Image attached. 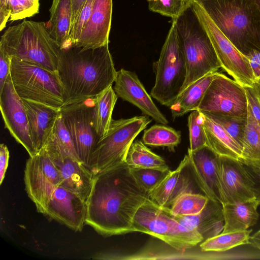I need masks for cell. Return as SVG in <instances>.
<instances>
[{
    "mask_svg": "<svg viewBox=\"0 0 260 260\" xmlns=\"http://www.w3.org/2000/svg\"><path fill=\"white\" fill-rule=\"evenodd\" d=\"M172 215L182 225L196 230L203 237L204 241L220 234L223 229L224 222L222 205L209 199L204 209L196 214Z\"/></svg>",
    "mask_w": 260,
    "mask_h": 260,
    "instance_id": "cell-22",
    "label": "cell"
},
{
    "mask_svg": "<svg viewBox=\"0 0 260 260\" xmlns=\"http://www.w3.org/2000/svg\"><path fill=\"white\" fill-rule=\"evenodd\" d=\"M248 108L244 87L234 80L216 72L198 110L247 119Z\"/></svg>",
    "mask_w": 260,
    "mask_h": 260,
    "instance_id": "cell-11",
    "label": "cell"
},
{
    "mask_svg": "<svg viewBox=\"0 0 260 260\" xmlns=\"http://www.w3.org/2000/svg\"><path fill=\"white\" fill-rule=\"evenodd\" d=\"M0 109L5 126L29 156L38 153L33 144L27 113L22 99L16 92L10 73L0 91Z\"/></svg>",
    "mask_w": 260,
    "mask_h": 260,
    "instance_id": "cell-15",
    "label": "cell"
},
{
    "mask_svg": "<svg viewBox=\"0 0 260 260\" xmlns=\"http://www.w3.org/2000/svg\"><path fill=\"white\" fill-rule=\"evenodd\" d=\"M204 117L198 110L192 111L188 117L189 133V149L193 151L206 145V137L204 128Z\"/></svg>",
    "mask_w": 260,
    "mask_h": 260,
    "instance_id": "cell-38",
    "label": "cell"
},
{
    "mask_svg": "<svg viewBox=\"0 0 260 260\" xmlns=\"http://www.w3.org/2000/svg\"><path fill=\"white\" fill-rule=\"evenodd\" d=\"M187 1H188L189 3H191L194 0H187Z\"/></svg>",
    "mask_w": 260,
    "mask_h": 260,
    "instance_id": "cell-52",
    "label": "cell"
},
{
    "mask_svg": "<svg viewBox=\"0 0 260 260\" xmlns=\"http://www.w3.org/2000/svg\"><path fill=\"white\" fill-rule=\"evenodd\" d=\"M151 120L146 115L112 119L108 132L100 138L91 156L89 169L94 175L125 162L132 143Z\"/></svg>",
    "mask_w": 260,
    "mask_h": 260,
    "instance_id": "cell-9",
    "label": "cell"
},
{
    "mask_svg": "<svg viewBox=\"0 0 260 260\" xmlns=\"http://www.w3.org/2000/svg\"><path fill=\"white\" fill-rule=\"evenodd\" d=\"M52 161L60 174L59 186L75 193L87 203L94 176L91 170L81 161L70 157Z\"/></svg>",
    "mask_w": 260,
    "mask_h": 260,
    "instance_id": "cell-21",
    "label": "cell"
},
{
    "mask_svg": "<svg viewBox=\"0 0 260 260\" xmlns=\"http://www.w3.org/2000/svg\"><path fill=\"white\" fill-rule=\"evenodd\" d=\"M256 1V3L257 4V5H258L259 9H260V0H255Z\"/></svg>",
    "mask_w": 260,
    "mask_h": 260,
    "instance_id": "cell-50",
    "label": "cell"
},
{
    "mask_svg": "<svg viewBox=\"0 0 260 260\" xmlns=\"http://www.w3.org/2000/svg\"><path fill=\"white\" fill-rule=\"evenodd\" d=\"M136 182L149 193L170 172V169L163 170L151 168H129Z\"/></svg>",
    "mask_w": 260,
    "mask_h": 260,
    "instance_id": "cell-37",
    "label": "cell"
},
{
    "mask_svg": "<svg viewBox=\"0 0 260 260\" xmlns=\"http://www.w3.org/2000/svg\"><path fill=\"white\" fill-rule=\"evenodd\" d=\"M218 190L220 203L258 199L255 182L245 166L239 159L219 155Z\"/></svg>",
    "mask_w": 260,
    "mask_h": 260,
    "instance_id": "cell-14",
    "label": "cell"
},
{
    "mask_svg": "<svg viewBox=\"0 0 260 260\" xmlns=\"http://www.w3.org/2000/svg\"><path fill=\"white\" fill-rule=\"evenodd\" d=\"M189 166L198 188L209 200L220 203L218 190L219 155L207 145L187 150Z\"/></svg>",
    "mask_w": 260,
    "mask_h": 260,
    "instance_id": "cell-17",
    "label": "cell"
},
{
    "mask_svg": "<svg viewBox=\"0 0 260 260\" xmlns=\"http://www.w3.org/2000/svg\"><path fill=\"white\" fill-rule=\"evenodd\" d=\"M257 88L258 89V90H259V93H260V86H256Z\"/></svg>",
    "mask_w": 260,
    "mask_h": 260,
    "instance_id": "cell-51",
    "label": "cell"
},
{
    "mask_svg": "<svg viewBox=\"0 0 260 260\" xmlns=\"http://www.w3.org/2000/svg\"><path fill=\"white\" fill-rule=\"evenodd\" d=\"M117 98L112 86L93 98L92 125L100 138L108 131Z\"/></svg>",
    "mask_w": 260,
    "mask_h": 260,
    "instance_id": "cell-30",
    "label": "cell"
},
{
    "mask_svg": "<svg viewBox=\"0 0 260 260\" xmlns=\"http://www.w3.org/2000/svg\"><path fill=\"white\" fill-rule=\"evenodd\" d=\"M49 12L50 19L45 23L49 34L61 49L70 47L71 0H53Z\"/></svg>",
    "mask_w": 260,
    "mask_h": 260,
    "instance_id": "cell-27",
    "label": "cell"
},
{
    "mask_svg": "<svg viewBox=\"0 0 260 260\" xmlns=\"http://www.w3.org/2000/svg\"><path fill=\"white\" fill-rule=\"evenodd\" d=\"M24 172L26 192L38 212L45 215L52 193L60 184L59 171L42 149L27 159Z\"/></svg>",
    "mask_w": 260,
    "mask_h": 260,
    "instance_id": "cell-12",
    "label": "cell"
},
{
    "mask_svg": "<svg viewBox=\"0 0 260 260\" xmlns=\"http://www.w3.org/2000/svg\"><path fill=\"white\" fill-rule=\"evenodd\" d=\"M151 11L176 18L190 4L187 0H147Z\"/></svg>",
    "mask_w": 260,
    "mask_h": 260,
    "instance_id": "cell-39",
    "label": "cell"
},
{
    "mask_svg": "<svg viewBox=\"0 0 260 260\" xmlns=\"http://www.w3.org/2000/svg\"><path fill=\"white\" fill-rule=\"evenodd\" d=\"M45 215L75 232H81L86 224L87 203L75 193L58 186L52 193Z\"/></svg>",
    "mask_w": 260,
    "mask_h": 260,
    "instance_id": "cell-16",
    "label": "cell"
},
{
    "mask_svg": "<svg viewBox=\"0 0 260 260\" xmlns=\"http://www.w3.org/2000/svg\"><path fill=\"white\" fill-rule=\"evenodd\" d=\"M221 125L242 149L247 119L201 111Z\"/></svg>",
    "mask_w": 260,
    "mask_h": 260,
    "instance_id": "cell-36",
    "label": "cell"
},
{
    "mask_svg": "<svg viewBox=\"0 0 260 260\" xmlns=\"http://www.w3.org/2000/svg\"><path fill=\"white\" fill-rule=\"evenodd\" d=\"M129 168L169 169L165 159L154 153L142 141L136 140L131 145L125 159Z\"/></svg>",
    "mask_w": 260,
    "mask_h": 260,
    "instance_id": "cell-31",
    "label": "cell"
},
{
    "mask_svg": "<svg viewBox=\"0 0 260 260\" xmlns=\"http://www.w3.org/2000/svg\"><path fill=\"white\" fill-rule=\"evenodd\" d=\"M22 100L27 113L31 139L38 153L43 148L60 110Z\"/></svg>",
    "mask_w": 260,
    "mask_h": 260,
    "instance_id": "cell-24",
    "label": "cell"
},
{
    "mask_svg": "<svg viewBox=\"0 0 260 260\" xmlns=\"http://www.w3.org/2000/svg\"><path fill=\"white\" fill-rule=\"evenodd\" d=\"M181 141V133L165 124H155L146 129L142 137V142L147 145L166 147L174 151Z\"/></svg>",
    "mask_w": 260,
    "mask_h": 260,
    "instance_id": "cell-33",
    "label": "cell"
},
{
    "mask_svg": "<svg viewBox=\"0 0 260 260\" xmlns=\"http://www.w3.org/2000/svg\"><path fill=\"white\" fill-rule=\"evenodd\" d=\"M244 55L260 51V9L255 0H194Z\"/></svg>",
    "mask_w": 260,
    "mask_h": 260,
    "instance_id": "cell-3",
    "label": "cell"
},
{
    "mask_svg": "<svg viewBox=\"0 0 260 260\" xmlns=\"http://www.w3.org/2000/svg\"><path fill=\"white\" fill-rule=\"evenodd\" d=\"M215 73L207 74L191 83L179 93L169 106L174 119L198 110L206 91L213 79Z\"/></svg>",
    "mask_w": 260,
    "mask_h": 260,
    "instance_id": "cell-29",
    "label": "cell"
},
{
    "mask_svg": "<svg viewBox=\"0 0 260 260\" xmlns=\"http://www.w3.org/2000/svg\"><path fill=\"white\" fill-rule=\"evenodd\" d=\"M186 63V76L180 92L191 83L221 68L211 40L190 4L172 19Z\"/></svg>",
    "mask_w": 260,
    "mask_h": 260,
    "instance_id": "cell-5",
    "label": "cell"
},
{
    "mask_svg": "<svg viewBox=\"0 0 260 260\" xmlns=\"http://www.w3.org/2000/svg\"><path fill=\"white\" fill-rule=\"evenodd\" d=\"M112 14V0H95L91 14L73 46L89 49L109 44Z\"/></svg>",
    "mask_w": 260,
    "mask_h": 260,
    "instance_id": "cell-20",
    "label": "cell"
},
{
    "mask_svg": "<svg viewBox=\"0 0 260 260\" xmlns=\"http://www.w3.org/2000/svg\"><path fill=\"white\" fill-rule=\"evenodd\" d=\"M149 198L124 162L94 176L85 223L104 237L134 232L133 217Z\"/></svg>",
    "mask_w": 260,
    "mask_h": 260,
    "instance_id": "cell-1",
    "label": "cell"
},
{
    "mask_svg": "<svg viewBox=\"0 0 260 260\" xmlns=\"http://www.w3.org/2000/svg\"><path fill=\"white\" fill-rule=\"evenodd\" d=\"M94 1H86L71 27L69 35V42L71 46H73L79 38L84 26L91 14Z\"/></svg>",
    "mask_w": 260,
    "mask_h": 260,
    "instance_id": "cell-41",
    "label": "cell"
},
{
    "mask_svg": "<svg viewBox=\"0 0 260 260\" xmlns=\"http://www.w3.org/2000/svg\"><path fill=\"white\" fill-rule=\"evenodd\" d=\"M195 183L186 154L177 168L174 171H171L148 193V197L159 206L170 208L182 194L187 192L197 193Z\"/></svg>",
    "mask_w": 260,
    "mask_h": 260,
    "instance_id": "cell-19",
    "label": "cell"
},
{
    "mask_svg": "<svg viewBox=\"0 0 260 260\" xmlns=\"http://www.w3.org/2000/svg\"><path fill=\"white\" fill-rule=\"evenodd\" d=\"M209 199L205 195L198 193H185L179 197L168 208L170 213L174 216H189L201 212L206 205Z\"/></svg>",
    "mask_w": 260,
    "mask_h": 260,
    "instance_id": "cell-35",
    "label": "cell"
},
{
    "mask_svg": "<svg viewBox=\"0 0 260 260\" xmlns=\"http://www.w3.org/2000/svg\"><path fill=\"white\" fill-rule=\"evenodd\" d=\"M87 0H71L72 18L71 27L74 24L80 11Z\"/></svg>",
    "mask_w": 260,
    "mask_h": 260,
    "instance_id": "cell-48",
    "label": "cell"
},
{
    "mask_svg": "<svg viewBox=\"0 0 260 260\" xmlns=\"http://www.w3.org/2000/svg\"><path fill=\"white\" fill-rule=\"evenodd\" d=\"M154 70L155 80L150 95L169 107L180 93L186 76L185 57L173 20Z\"/></svg>",
    "mask_w": 260,
    "mask_h": 260,
    "instance_id": "cell-8",
    "label": "cell"
},
{
    "mask_svg": "<svg viewBox=\"0 0 260 260\" xmlns=\"http://www.w3.org/2000/svg\"><path fill=\"white\" fill-rule=\"evenodd\" d=\"M258 200H259V205H260V197L258 198Z\"/></svg>",
    "mask_w": 260,
    "mask_h": 260,
    "instance_id": "cell-53",
    "label": "cell"
},
{
    "mask_svg": "<svg viewBox=\"0 0 260 260\" xmlns=\"http://www.w3.org/2000/svg\"><path fill=\"white\" fill-rule=\"evenodd\" d=\"M248 59L255 79L256 86H260V51L252 50L245 56Z\"/></svg>",
    "mask_w": 260,
    "mask_h": 260,
    "instance_id": "cell-44",
    "label": "cell"
},
{
    "mask_svg": "<svg viewBox=\"0 0 260 260\" xmlns=\"http://www.w3.org/2000/svg\"><path fill=\"white\" fill-rule=\"evenodd\" d=\"M252 230L221 233L201 242L199 247L202 251L221 252L236 247L250 244Z\"/></svg>",
    "mask_w": 260,
    "mask_h": 260,
    "instance_id": "cell-32",
    "label": "cell"
},
{
    "mask_svg": "<svg viewBox=\"0 0 260 260\" xmlns=\"http://www.w3.org/2000/svg\"><path fill=\"white\" fill-rule=\"evenodd\" d=\"M0 48L7 55L57 72L60 48L43 22L23 20L2 35Z\"/></svg>",
    "mask_w": 260,
    "mask_h": 260,
    "instance_id": "cell-4",
    "label": "cell"
},
{
    "mask_svg": "<svg viewBox=\"0 0 260 260\" xmlns=\"http://www.w3.org/2000/svg\"><path fill=\"white\" fill-rule=\"evenodd\" d=\"M249 241L250 245L260 250V230L250 236Z\"/></svg>",
    "mask_w": 260,
    "mask_h": 260,
    "instance_id": "cell-49",
    "label": "cell"
},
{
    "mask_svg": "<svg viewBox=\"0 0 260 260\" xmlns=\"http://www.w3.org/2000/svg\"><path fill=\"white\" fill-rule=\"evenodd\" d=\"M42 149L45 151L52 160H62L70 157L80 161L60 111Z\"/></svg>",
    "mask_w": 260,
    "mask_h": 260,
    "instance_id": "cell-26",
    "label": "cell"
},
{
    "mask_svg": "<svg viewBox=\"0 0 260 260\" xmlns=\"http://www.w3.org/2000/svg\"><path fill=\"white\" fill-rule=\"evenodd\" d=\"M252 115L260 126V93L257 87H244Z\"/></svg>",
    "mask_w": 260,
    "mask_h": 260,
    "instance_id": "cell-42",
    "label": "cell"
},
{
    "mask_svg": "<svg viewBox=\"0 0 260 260\" xmlns=\"http://www.w3.org/2000/svg\"><path fill=\"white\" fill-rule=\"evenodd\" d=\"M114 83L113 89L118 97L135 105L155 121L168 123L135 73L121 69L117 72Z\"/></svg>",
    "mask_w": 260,
    "mask_h": 260,
    "instance_id": "cell-18",
    "label": "cell"
},
{
    "mask_svg": "<svg viewBox=\"0 0 260 260\" xmlns=\"http://www.w3.org/2000/svg\"><path fill=\"white\" fill-rule=\"evenodd\" d=\"M10 74L14 89L22 99L60 110L64 89L57 72L12 58Z\"/></svg>",
    "mask_w": 260,
    "mask_h": 260,
    "instance_id": "cell-7",
    "label": "cell"
},
{
    "mask_svg": "<svg viewBox=\"0 0 260 260\" xmlns=\"http://www.w3.org/2000/svg\"><path fill=\"white\" fill-rule=\"evenodd\" d=\"M241 162L245 166L254 179L256 184L258 199L260 197V159L254 161H242Z\"/></svg>",
    "mask_w": 260,
    "mask_h": 260,
    "instance_id": "cell-45",
    "label": "cell"
},
{
    "mask_svg": "<svg viewBox=\"0 0 260 260\" xmlns=\"http://www.w3.org/2000/svg\"><path fill=\"white\" fill-rule=\"evenodd\" d=\"M9 151L4 144L0 145V184H2L5 178L9 164Z\"/></svg>",
    "mask_w": 260,
    "mask_h": 260,
    "instance_id": "cell-46",
    "label": "cell"
},
{
    "mask_svg": "<svg viewBox=\"0 0 260 260\" xmlns=\"http://www.w3.org/2000/svg\"><path fill=\"white\" fill-rule=\"evenodd\" d=\"M134 232L148 234L178 249L193 248L204 241L195 230L178 222L169 212L148 198L138 208L132 221Z\"/></svg>",
    "mask_w": 260,
    "mask_h": 260,
    "instance_id": "cell-6",
    "label": "cell"
},
{
    "mask_svg": "<svg viewBox=\"0 0 260 260\" xmlns=\"http://www.w3.org/2000/svg\"><path fill=\"white\" fill-rule=\"evenodd\" d=\"M191 5L208 34L221 68L242 86L255 87V79L248 58L222 33L198 3L193 1Z\"/></svg>",
    "mask_w": 260,
    "mask_h": 260,
    "instance_id": "cell-10",
    "label": "cell"
},
{
    "mask_svg": "<svg viewBox=\"0 0 260 260\" xmlns=\"http://www.w3.org/2000/svg\"><path fill=\"white\" fill-rule=\"evenodd\" d=\"M10 0H0V30L6 25L10 17Z\"/></svg>",
    "mask_w": 260,
    "mask_h": 260,
    "instance_id": "cell-47",
    "label": "cell"
},
{
    "mask_svg": "<svg viewBox=\"0 0 260 260\" xmlns=\"http://www.w3.org/2000/svg\"><path fill=\"white\" fill-rule=\"evenodd\" d=\"M260 159V126L253 117L248 105L247 123L245 128L242 156L239 160Z\"/></svg>",
    "mask_w": 260,
    "mask_h": 260,
    "instance_id": "cell-34",
    "label": "cell"
},
{
    "mask_svg": "<svg viewBox=\"0 0 260 260\" xmlns=\"http://www.w3.org/2000/svg\"><path fill=\"white\" fill-rule=\"evenodd\" d=\"M39 0H10V21L21 20L37 14Z\"/></svg>",
    "mask_w": 260,
    "mask_h": 260,
    "instance_id": "cell-40",
    "label": "cell"
},
{
    "mask_svg": "<svg viewBox=\"0 0 260 260\" xmlns=\"http://www.w3.org/2000/svg\"><path fill=\"white\" fill-rule=\"evenodd\" d=\"M93 98L60 109L80 160L89 168L92 153L100 139L92 125Z\"/></svg>",
    "mask_w": 260,
    "mask_h": 260,
    "instance_id": "cell-13",
    "label": "cell"
},
{
    "mask_svg": "<svg viewBox=\"0 0 260 260\" xmlns=\"http://www.w3.org/2000/svg\"><path fill=\"white\" fill-rule=\"evenodd\" d=\"M258 199L222 205L224 226L221 233H226L247 230L254 225L259 215Z\"/></svg>",
    "mask_w": 260,
    "mask_h": 260,
    "instance_id": "cell-25",
    "label": "cell"
},
{
    "mask_svg": "<svg viewBox=\"0 0 260 260\" xmlns=\"http://www.w3.org/2000/svg\"><path fill=\"white\" fill-rule=\"evenodd\" d=\"M192 248L178 249L168 244H149L137 252L131 253H103L104 259H212L209 252L196 251Z\"/></svg>",
    "mask_w": 260,
    "mask_h": 260,
    "instance_id": "cell-23",
    "label": "cell"
},
{
    "mask_svg": "<svg viewBox=\"0 0 260 260\" xmlns=\"http://www.w3.org/2000/svg\"><path fill=\"white\" fill-rule=\"evenodd\" d=\"M201 112L204 117L206 145L219 155L239 160L242 156V149L239 144L221 125Z\"/></svg>",
    "mask_w": 260,
    "mask_h": 260,
    "instance_id": "cell-28",
    "label": "cell"
},
{
    "mask_svg": "<svg viewBox=\"0 0 260 260\" xmlns=\"http://www.w3.org/2000/svg\"><path fill=\"white\" fill-rule=\"evenodd\" d=\"M57 72L64 89V106L96 96L112 85L117 71L108 44L60 49Z\"/></svg>",
    "mask_w": 260,
    "mask_h": 260,
    "instance_id": "cell-2",
    "label": "cell"
},
{
    "mask_svg": "<svg viewBox=\"0 0 260 260\" xmlns=\"http://www.w3.org/2000/svg\"><path fill=\"white\" fill-rule=\"evenodd\" d=\"M12 57L0 48V91L10 73Z\"/></svg>",
    "mask_w": 260,
    "mask_h": 260,
    "instance_id": "cell-43",
    "label": "cell"
}]
</instances>
